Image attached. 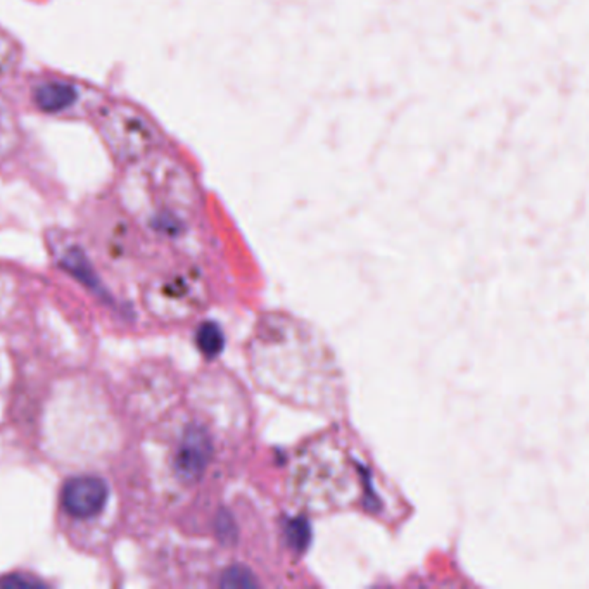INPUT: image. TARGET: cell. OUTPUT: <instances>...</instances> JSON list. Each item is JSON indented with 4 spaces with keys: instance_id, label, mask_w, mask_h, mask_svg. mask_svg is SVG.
<instances>
[{
    "instance_id": "2",
    "label": "cell",
    "mask_w": 589,
    "mask_h": 589,
    "mask_svg": "<svg viewBox=\"0 0 589 589\" xmlns=\"http://www.w3.org/2000/svg\"><path fill=\"white\" fill-rule=\"evenodd\" d=\"M25 97L38 114L59 120H90L104 99L87 83L57 73H38L26 78Z\"/></svg>"
},
{
    "instance_id": "6",
    "label": "cell",
    "mask_w": 589,
    "mask_h": 589,
    "mask_svg": "<svg viewBox=\"0 0 589 589\" xmlns=\"http://www.w3.org/2000/svg\"><path fill=\"white\" fill-rule=\"evenodd\" d=\"M23 61V49L15 36L0 28V78L15 74Z\"/></svg>"
},
{
    "instance_id": "10",
    "label": "cell",
    "mask_w": 589,
    "mask_h": 589,
    "mask_svg": "<svg viewBox=\"0 0 589 589\" xmlns=\"http://www.w3.org/2000/svg\"><path fill=\"white\" fill-rule=\"evenodd\" d=\"M0 584L7 586V588H16V586H32V584H42V583L32 581V579H21V575H13V577L2 581Z\"/></svg>"
},
{
    "instance_id": "8",
    "label": "cell",
    "mask_w": 589,
    "mask_h": 589,
    "mask_svg": "<svg viewBox=\"0 0 589 589\" xmlns=\"http://www.w3.org/2000/svg\"><path fill=\"white\" fill-rule=\"evenodd\" d=\"M287 537L296 550H304L309 543V527L301 518H294L287 525Z\"/></svg>"
},
{
    "instance_id": "1",
    "label": "cell",
    "mask_w": 589,
    "mask_h": 589,
    "mask_svg": "<svg viewBox=\"0 0 589 589\" xmlns=\"http://www.w3.org/2000/svg\"><path fill=\"white\" fill-rule=\"evenodd\" d=\"M89 122L95 126L111 158L126 166L166 149L161 126L132 103L104 97L93 109Z\"/></svg>"
},
{
    "instance_id": "3",
    "label": "cell",
    "mask_w": 589,
    "mask_h": 589,
    "mask_svg": "<svg viewBox=\"0 0 589 589\" xmlns=\"http://www.w3.org/2000/svg\"><path fill=\"white\" fill-rule=\"evenodd\" d=\"M107 484L93 477L82 476L74 477L63 489V505L66 512L76 518H89L97 515L107 501Z\"/></svg>"
},
{
    "instance_id": "9",
    "label": "cell",
    "mask_w": 589,
    "mask_h": 589,
    "mask_svg": "<svg viewBox=\"0 0 589 589\" xmlns=\"http://www.w3.org/2000/svg\"><path fill=\"white\" fill-rule=\"evenodd\" d=\"M221 586L225 588H244V586H256V581L250 577L248 572L244 569H231L223 575L221 579Z\"/></svg>"
},
{
    "instance_id": "4",
    "label": "cell",
    "mask_w": 589,
    "mask_h": 589,
    "mask_svg": "<svg viewBox=\"0 0 589 589\" xmlns=\"http://www.w3.org/2000/svg\"><path fill=\"white\" fill-rule=\"evenodd\" d=\"M213 445L202 427H191L180 443L175 468L183 481H197L211 460Z\"/></svg>"
},
{
    "instance_id": "5",
    "label": "cell",
    "mask_w": 589,
    "mask_h": 589,
    "mask_svg": "<svg viewBox=\"0 0 589 589\" xmlns=\"http://www.w3.org/2000/svg\"><path fill=\"white\" fill-rule=\"evenodd\" d=\"M21 143V130H19L16 113L9 97H5L0 90V161H7Z\"/></svg>"
},
{
    "instance_id": "7",
    "label": "cell",
    "mask_w": 589,
    "mask_h": 589,
    "mask_svg": "<svg viewBox=\"0 0 589 589\" xmlns=\"http://www.w3.org/2000/svg\"><path fill=\"white\" fill-rule=\"evenodd\" d=\"M223 344H225V338L216 323L201 325V329L197 330V346L204 357H218L223 349Z\"/></svg>"
}]
</instances>
